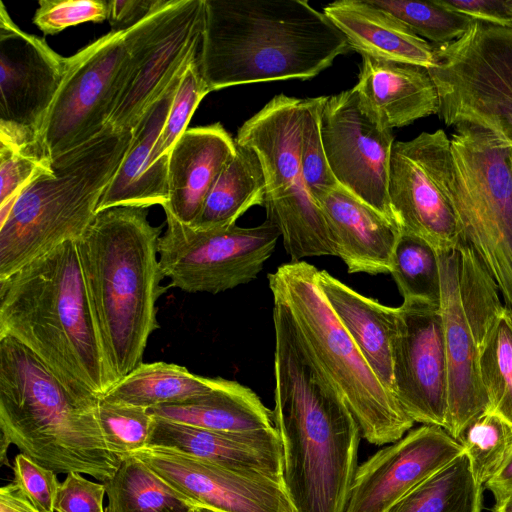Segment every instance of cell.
<instances>
[{"mask_svg":"<svg viewBox=\"0 0 512 512\" xmlns=\"http://www.w3.org/2000/svg\"><path fill=\"white\" fill-rule=\"evenodd\" d=\"M319 203L335 247L336 256L349 273L386 274L401 235L399 226L341 186L320 197Z\"/></svg>","mask_w":512,"mask_h":512,"instance_id":"cell-22","label":"cell"},{"mask_svg":"<svg viewBox=\"0 0 512 512\" xmlns=\"http://www.w3.org/2000/svg\"><path fill=\"white\" fill-rule=\"evenodd\" d=\"M158 254L170 287L217 294L254 280L280 238L268 220L255 227L236 224L202 229L179 221L168 210Z\"/></svg>","mask_w":512,"mask_h":512,"instance_id":"cell-12","label":"cell"},{"mask_svg":"<svg viewBox=\"0 0 512 512\" xmlns=\"http://www.w3.org/2000/svg\"><path fill=\"white\" fill-rule=\"evenodd\" d=\"M190 512H216L214 510H211V509H208V508H204V507H197V506H194Z\"/></svg>","mask_w":512,"mask_h":512,"instance_id":"cell-50","label":"cell"},{"mask_svg":"<svg viewBox=\"0 0 512 512\" xmlns=\"http://www.w3.org/2000/svg\"><path fill=\"white\" fill-rule=\"evenodd\" d=\"M148 445L173 448L225 467L261 474L283 484L282 446L274 426L227 432L154 416Z\"/></svg>","mask_w":512,"mask_h":512,"instance_id":"cell-21","label":"cell"},{"mask_svg":"<svg viewBox=\"0 0 512 512\" xmlns=\"http://www.w3.org/2000/svg\"><path fill=\"white\" fill-rule=\"evenodd\" d=\"M236 145L235 156L220 173L191 226L229 227L251 207L264 206L265 179L260 161L251 148Z\"/></svg>","mask_w":512,"mask_h":512,"instance_id":"cell-29","label":"cell"},{"mask_svg":"<svg viewBox=\"0 0 512 512\" xmlns=\"http://www.w3.org/2000/svg\"><path fill=\"white\" fill-rule=\"evenodd\" d=\"M163 0H108L112 32L127 31L153 12Z\"/></svg>","mask_w":512,"mask_h":512,"instance_id":"cell-45","label":"cell"},{"mask_svg":"<svg viewBox=\"0 0 512 512\" xmlns=\"http://www.w3.org/2000/svg\"><path fill=\"white\" fill-rule=\"evenodd\" d=\"M273 424L283 484L296 512H345L358 468L360 428L346 402L302 349L273 298Z\"/></svg>","mask_w":512,"mask_h":512,"instance_id":"cell-1","label":"cell"},{"mask_svg":"<svg viewBox=\"0 0 512 512\" xmlns=\"http://www.w3.org/2000/svg\"><path fill=\"white\" fill-rule=\"evenodd\" d=\"M316 278L332 311L380 382L394 395L392 342L398 307L385 306L356 292L326 270H318Z\"/></svg>","mask_w":512,"mask_h":512,"instance_id":"cell-27","label":"cell"},{"mask_svg":"<svg viewBox=\"0 0 512 512\" xmlns=\"http://www.w3.org/2000/svg\"><path fill=\"white\" fill-rule=\"evenodd\" d=\"M448 189L465 241L512 311V146L492 132L457 125Z\"/></svg>","mask_w":512,"mask_h":512,"instance_id":"cell-8","label":"cell"},{"mask_svg":"<svg viewBox=\"0 0 512 512\" xmlns=\"http://www.w3.org/2000/svg\"><path fill=\"white\" fill-rule=\"evenodd\" d=\"M236 151L235 139L221 123L187 129L169 154L168 201L163 209L191 225Z\"/></svg>","mask_w":512,"mask_h":512,"instance_id":"cell-24","label":"cell"},{"mask_svg":"<svg viewBox=\"0 0 512 512\" xmlns=\"http://www.w3.org/2000/svg\"><path fill=\"white\" fill-rule=\"evenodd\" d=\"M105 495L104 483L89 480L78 472H70L60 483L54 509L55 512H105Z\"/></svg>","mask_w":512,"mask_h":512,"instance_id":"cell-43","label":"cell"},{"mask_svg":"<svg viewBox=\"0 0 512 512\" xmlns=\"http://www.w3.org/2000/svg\"><path fill=\"white\" fill-rule=\"evenodd\" d=\"M392 275L403 300L440 304L441 280L437 252L423 239L401 232L396 244Z\"/></svg>","mask_w":512,"mask_h":512,"instance_id":"cell-35","label":"cell"},{"mask_svg":"<svg viewBox=\"0 0 512 512\" xmlns=\"http://www.w3.org/2000/svg\"><path fill=\"white\" fill-rule=\"evenodd\" d=\"M149 411L155 417L216 431L243 432L274 426L272 410L254 391L237 381L223 378L207 394Z\"/></svg>","mask_w":512,"mask_h":512,"instance_id":"cell-28","label":"cell"},{"mask_svg":"<svg viewBox=\"0 0 512 512\" xmlns=\"http://www.w3.org/2000/svg\"><path fill=\"white\" fill-rule=\"evenodd\" d=\"M0 512H40L12 481L0 488Z\"/></svg>","mask_w":512,"mask_h":512,"instance_id":"cell-46","label":"cell"},{"mask_svg":"<svg viewBox=\"0 0 512 512\" xmlns=\"http://www.w3.org/2000/svg\"><path fill=\"white\" fill-rule=\"evenodd\" d=\"M318 269L289 262L268 275L273 298L284 307L308 357L346 402L371 444H391L414 425L338 320L317 283Z\"/></svg>","mask_w":512,"mask_h":512,"instance_id":"cell-7","label":"cell"},{"mask_svg":"<svg viewBox=\"0 0 512 512\" xmlns=\"http://www.w3.org/2000/svg\"><path fill=\"white\" fill-rule=\"evenodd\" d=\"M451 160L450 138L442 129L394 142L391 155L389 199L396 223L437 253L466 242L448 189Z\"/></svg>","mask_w":512,"mask_h":512,"instance_id":"cell-14","label":"cell"},{"mask_svg":"<svg viewBox=\"0 0 512 512\" xmlns=\"http://www.w3.org/2000/svg\"><path fill=\"white\" fill-rule=\"evenodd\" d=\"M205 0H163L125 31L127 80L108 124L133 130L142 113L178 70L201 51Z\"/></svg>","mask_w":512,"mask_h":512,"instance_id":"cell-15","label":"cell"},{"mask_svg":"<svg viewBox=\"0 0 512 512\" xmlns=\"http://www.w3.org/2000/svg\"><path fill=\"white\" fill-rule=\"evenodd\" d=\"M464 452L442 427L421 425L358 466L345 512H388L427 477Z\"/></svg>","mask_w":512,"mask_h":512,"instance_id":"cell-20","label":"cell"},{"mask_svg":"<svg viewBox=\"0 0 512 512\" xmlns=\"http://www.w3.org/2000/svg\"><path fill=\"white\" fill-rule=\"evenodd\" d=\"M194 58L178 70L142 113L121 165L100 199L97 213L116 206L148 208L167 203L168 173L154 166L152 155L180 78Z\"/></svg>","mask_w":512,"mask_h":512,"instance_id":"cell-23","label":"cell"},{"mask_svg":"<svg viewBox=\"0 0 512 512\" xmlns=\"http://www.w3.org/2000/svg\"><path fill=\"white\" fill-rule=\"evenodd\" d=\"M445 8L463 14L473 21L512 28L509 0H438Z\"/></svg>","mask_w":512,"mask_h":512,"instance_id":"cell-44","label":"cell"},{"mask_svg":"<svg viewBox=\"0 0 512 512\" xmlns=\"http://www.w3.org/2000/svg\"><path fill=\"white\" fill-rule=\"evenodd\" d=\"M148 208L116 206L96 214L76 241L91 310L117 382L143 363L159 328L156 302L170 286L160 266L161 227Z\"/></svg>","mask_w":512,"mask_h":512,"instance_id":"cell-4","label":"cell"},{"mask_svg":"<svg viewBox=\"0 0 512 512\" xmlns=\"http://www.w3.org/2000/svg\"><path fill=\"white\" fill-rule=\"evenodd\" d=\"M491 492L494 501L512 493V453L499 472L484 485Z\"/></svg>","mask_w":512,"mask_h":512,"instance_id":"cell-47","label":"cell"},{"mask_svg":"<svg viewBox=\"0 0 512 512\" xmlns=\"http://www.w3.org/2000/svg\"><path fill=\"white\" fill-rule=\"evenodd\" d=\"M390 12L416 35L435 46L451 43L468 30L473 20L443 7L438 0L428 2L407 0H371Z\"/></svg>","mask_w":512,"mask_h":512,"instance_id":"cell-36","label":"cell"},{"mask_svg":"<svg viewBox=\"0 0 512 512\" xmlns=\"http://www.w3.org/2000/svg\"><path fill=\"white\" fill-rule=\"evenodd\" d=\"M483 491L463 452L419 483L388 512H482Z\"/></svg>","mask_w":512,"mask_h":512,"instance_id":"cell-31","label":"cell"},{"mask_svg":"<svg viewBox=\"0 0 512 512\" xmlns=\"http://www.w3.org/2000/svg\"><path fill=\"white\" fill-rule=\"evenodd\" d=\"M303 99L279 94L239 128L235 142L257 155L265 179L267 219L280 232L291 262L336 256L324 213L300 161Z\"/></svg>","mask_w":512,"mask_h":512,"instance_id":"cell-9","label":"cell"},{"mask_svg":"<svg viewBox=\"0 0 512 512\" xmlns=\"http://www.w3.org/2000/svg\"><path fill=\"white\" fill-rule=\"evenodd\" d=\"M0 443V463L2 465H9L7 451L12 444L3 436L0 437Z\"/></svg>","mask_w":512,"mask_h":512,"instance_id":"cell-49","label":"cell"},{"mask_svg":"<svg viewBox=\"0 0 512 512\" xmlns=\"http://www.w3.org/2000/svg\"><path fill=\"white\" fill-rule=\"evenodd\" d=\"M39 141L0 134V208L12 202L36 177L51 169Z\"/></svg>","mask_w":512,"mask_h":512,"instance_id":"cell-39","label":"cell"},{"mask_svg":"<svg viewBox=\"0 0 512 512\" xmlns=\"http://www.w3.org/2000/svg\"><path fill=\"white\" fill-rule=\"evenodd\" d=\"M195 57L183 72L177 86L167 119L153 151L152 160L156 168L168 173L169 154L188 129V124L201 100L210 93Z\"/></svg>","mask_w":512,"mask_h":512,"instance_id":"cell-37","label":"cell"},{"mask_svg":"<svg viewBox=\"0 0 512 512\" xmlns=\"http://www.w3.org/2000/svg\"><path fill=\"white\" fill-rule=\"evenodd\" d=\"M326 96L303 98L300 161L307 186L315 199L340 186L325 155L321 136V115Z\"/></svg>","mask_w":512,"mask_h":512,"instance_id":"cell-40","label":"cell"},{"mask_svg":"<svg viewBox=\"0 0 512 512\" xmlns=\"http://www.w3.org/2000/svg\"><path fill=\"white\" fill-rule=\"evenodd\" d=\"M220 377L207 378L163 361L142 363L102 397L111 402L151 409L182 403L211 392Z\"/></svg>","mask_w":512,"mask_h":512,"instance_id":"cell-30","label":"cell"},{"mask_svg":"<svg viewBox=\"0 0 512 512\" xmlns=\"http://www.w3.org/2000/svg\"><path fill=\"white\" fill-rule=\"evenodd\" d=\"M129 66L125 31H110L69 57L68 71L39 136L49 160L91 140L107 126Z\"/></svg>","mask_w":512,"mask_h":512,"instance_id":"cell-13","label":"cell"},{"mask_svg":"<svg viewBox=\"0 0 512 512\" xmlns=\"http://www.w3.org/2000/svg\"><path fill=\"white\" fill-rule=\"evenodd\" d=\"M68 68L69 57L21 30L0 1V127L39 138Z\"/></svg>","mask_w":512,"mask_h":512,"instance_id":"cell-19","label":"cell"},{"mask_svg":"<svg viewBox=\"0 0 512 512\" xmlns=\"http://www.w3.org/2000/svg\"><path fill=\"white\" fill-rule=\"evenodd\" d=\"M105 512H190L194 505L150 467L128 455L104 483Z\"/></svg>","mask_w":512,"mask_h":512,"instance_id":"cell-32","label":"cell"},{"mask_svg":"<svg viewBox=\"0 0 512 512\" xmlns=\"http://www.w3.org/2000/svg\"><path fill=\"white\" fill-rule=\"evenodd\" d=\"M97 414L104 439L119 458L148 445L154 423L149 409L100 398Z\"/></svg>","mask_w":512,"mask_h":512,"instance_id":"cell-38","label":"cell"},{"mask_svg":"<svg viewBox=\"0 0 512 512\" xmlns=\"http://www.w3.org/2000/svg\"><path fill=\"white\" fill-rule=\"evenodd\" d=\"M437 254L448 369L444 430L456 440L468 423L489 409L480 378V346L505 304L494 278L467 242Z\"/></svg>","mask_w":512,"mask_h":512,"instance_id":"cell-10","label":"cell"},{"mask_svg":"<svg viewBox=\"0 0 512 512\" xmlns=\"http://www.w3.org/2000/svg\"><path fill=\"white\" fill-rule=\"evenodd\" d=\"M433 48L427 70L439 118L485 129L512 146V28L473 21L459 39Z\"/></svg>","mask_w":512,"mask_h":512,"instance_id":"cell-11","label":"cell"},{"mask_svg":"<svg viewBox=\"0 0 512 512\" xmlns=\"http://www.w3.org/2000/svg\"><path fill=\"white\" fill-rule=\"evenodd\" d=\"M353 89L371 118L389 130L438 113L435 84L418 65L364 55Z\"/></svg>","mask_w":512,"mask_h":512,"instance_id":"cell-25","label":"cell"},{"mask_svg":"<svg viewBox=\"0 0 512 512\" xmlns=\"http://www.w3.org/2000/svg\"><path fill=\"white\" fill-rule=\"evenodd\" d=\"M323 13L361 56L426 69L434 65L433 45L371 0H338L327 4Z\"/></svg>","mask_w":512,"mask_h":512,"instance_id":"cell-26","label":"cell"},{"mask_svg":"<svg viewBox=\"0 0 512 512\" xmlns=\"http://www.w3.org/2000/svg\"><path fill=\"white\" fill-rule=\"evenodd\" d=\"M33 23L44 35H55L85 22L108 19V0H40Z\"/></svg>","mask_w":512,"mask_h":512,"instance_id":"cell-41","label":"cell"},{"mask_svg":"<svg viewBox=\"0 0 512 512\" xmlns=\"http://www.w3.org/2000/svg\"><path fill=\"white\" fill-rule=\"evenodd\" d=\"M129 455L150 467L194 506L216 512H296L284 484L179 450L148 445Z\"/></svg>","mask_w":512,"mask_h":512,"instance_id":"cell-18","label":"cell"},{"mask_svg":"<svg viewBox=\"0 0 512 512\" xmlns=\"http://www.w3.org/2000/svg\"><path fill=\"white\" fill-rule=\"evenodd\" d=\"M456 441L469 459L476 482L484 487L512 453V423L488 409L468 423Z\"/></svg>","mask_w":512,"mask_h":512,"instance_id":"cell-34","label":"cell"},{"mask_svg":"<svg viewBox=\"0 0 512 512\" xmlns=\"http://www.w3.org/2000/svg\"><path fill=\"white\" fill-rule=\"evenodd\" d=\"M479 371L489 409L512 423V311L506 306L483 338Z\"/></svg>","mask_w":512,"mask_h":512,"instance_id":"cell-33","label":"cell"},{"mask_svg":"<svg viewBox=\"0 0 512 512\" xmlns=\"http://www.w3.org/2000/svg\"><path fill=\"white\" fill-rule=\"evenodd\" d=\"M321 136L337 183L396 223L389 199L392 130L371 118L352 88L326 96Z\"/></svg>","mask_w":512,"mask_h":512,"instance_id":"cell-16","label":"cell"},{"mask_svg":"<svg viewBox=\"0 0 512 512\" xmlns=\"http://www.w3.org/2000/svg\"><path fill=\"white\" fill-rule=\"evenodd\" d=\"M351 51L343 33L305 0H205L199 65L211 91L308 80Z\"/></svg>","mask_w":512,"mask_h":512,"instance_id":"cell-3","label":"cell"},{"mask_svg":"<svg viewBox=\"0 0 512 512\" xmlns=\"http://www.w3.org/2000/svg\"><path fill=\"white\" fill-rule=\"evenodd\" d=\"M0 336L34 353L80 400L97 402L117 383L91 310L76 241L0 280Z\"/></svg>","mask_w":512,"mask_h":512,"instance_id":"cell-2","label":"cell"},{"mask_svg":"<svg viewBox=\"0 0 512 512\" xmlns=\"http://www.w3.org/2000/svg\"><path fill=\"white\" fill-rule=\"evenodd\" d=\"M393 393L422 425L444 428L448 369L440 304L403 300L392 342Z\"/></svg>","mask_w":512,"mask_h":512,"instance_id":"cell-17","label":"cell"},{"mask_svg":"<svg viewBox=\"0 0 512 512\" xmlns=\"http://www.w3.org/2000/svg\"><path fill=\"white\" fill-rule=\"evenodd\" d=\"M13 482L40 512H55L54 504L60 486L57 473L19 452L12 465Z\"/></svg>","mask_w":512,"mask_h":512,"instance_id":"cell-42","label":"cell"},{"mask_svg":"<svg viewBox=\"0 0 512 512\" xmlns=\"http://www.w3.org/2000/svg\"><path fill=\"white\" fill-rule=\"evenodd\" d=\"M132 134L107 124L91 140L51 160L49 171L0 208V280L83 235Z\"/></svg>","mask_w":512,"mask_h":512,"instance_id":"cell-6","label":"cell"},{"mask_svg":"<svg viewBox=\"0 0 512 512\" xmlns=\"http://www.w3.org/2000/svg\"><path fill=\"white\" fill-rule=\"evenodd\" d=\"M509 5H510L511 11H512V0H509Z\"/></svg>","mask_w":512,"mask_h":512,"instance_id":"cell-51","label":"cell"},{"mask_svg":"<svg viewBox=\"0 0 512 512\" xmlns=\"http://www.w3.org/2000/svg\"><path fill=\"white\" fill-rule=\"evenodd\" d=\"M97 403L77 398L34 353L0 336L1 436L21 453L57 474L107 482L122 459L104 439Z\"/></svg>","mask_w":512,"mask_h":512,"instance_id":"cell-5","label":"cell"},{"mask_svg":"<svg viewBox=\"0 0 512 512\" xmlns=\"http://www.w3.org/2000/svg\"><path fill=\"white\" fill-rule=\"evenodd\" d=\"M491 512H512V493L495 500Z\"/></svg>","mask_w":512,"mask_h":512,"instance_id":"cell-48","label":"cell"}]
</instances>
